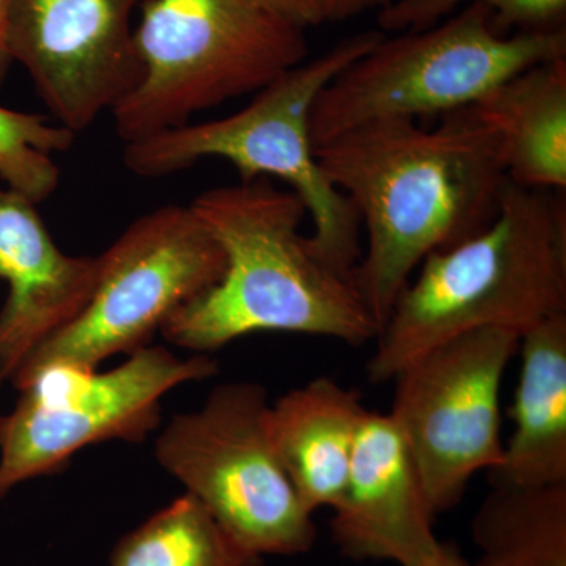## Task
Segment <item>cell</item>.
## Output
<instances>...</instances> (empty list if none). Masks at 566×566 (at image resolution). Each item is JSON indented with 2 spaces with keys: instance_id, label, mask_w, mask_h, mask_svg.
Returning <instances> with one entry per match:
<instances>
[{
  "instance_id": "cell-21",
  "label": "cell",
  "mask_w": 566,
  "mask_h": 566,
  "mask_svg": "<svg viewBox=\"0 0 566 566\" xmlns=\"http://www.w3.org/2000/svg\"><path fill=\"white\" fill-rule=\"evenodd\" d=\"M281 20L307 31L327 21L323 0H253Z\"/></svg>"
},
{
  "instance_id": "cell-7",
  "label": "cell",
  "mask_w": 566,
  "mask_h": 566,
  "mask_svg": "<svg viewBox=\"0 0 566 566\" xmlns=\"http://www.w3.org/2000/svg\"><path fill=\"white\" fill-rule=\"evenodd\" d=\"M98 259L91 300L29 354L11 378L17 389L48 370L93 371L115 354L139 352L226 270L221 245L189 205L145 212Z\"/></svg>"
},
{
  "instance_id": "cell-4",
  "label": "cell",
  "mask_w": 566,
  "mask_h": 566,
  "mask_svg": "<svg viewBox=\"0 0 566 566\" xmlns=\"http://www.w3.org/2000/svg\"><path fill=\"white\" fill-rule=\"evenodd\" d=\"M386 35L378 29L338 41L318 57L285 71L232 115L129 142L123 164L136 177L163 178L200 159L221 158L232 164L241 181H285L314 223L308 243L316 256L352 281L363 255V227L353 203L327 180L316 159L311 115L318 93Z\"/></svg>"
},
{
  "instance_id": "cell-24",
  "label": "cell",
  "mask_w": 566,
  "mask_h": 566,
  "mask_svg": "<svg viewBox=\"0 0 566 566\" xmlns=\"http://www.w3.org/2000/svg\"><path fill=\"white\" fill-rule=\"evenodd\" d=\"M423 566H471L453 547L441 545L438 553Z\"/></svg>"
},
{
  "instance_id": "cell-15",
  "label": "cell",
  "mask_w": 566,
  "mask_h": 566,
  "mask_svg": "<svg viewBox=\"0 0 566 566\" xmlns=\"http://www.w3.org/2000/svg\"><path fill=\"white\" fill-rule=\"evenodd\" d=\"M367 409L360 394L319 376L270 406V433L308 510L335 509L344 494Z\"/></svg>"
},
{
  "instance_id": "cell-12",
  "label": "cell",
  "mask_w": 566,
  "mask_h": 566,
  "mask_svg": "<svg viewBox=\"0 0 566 566\" xmlns=\"http://www.w3.org/2000/svg\"><path fill=\"white\" fill-rule=\"evenodd\" d=\"M333 534L345 556L423 566L442 543L411 453L389 415L367 411Z\"/></svg>"
},
{
  "instance_id": "cell-2",
  "label": "cell",
  "mask_w": 566,
  "mask_h": 566,
  "mask_svg": "<svg viewBox=\"0 0 566 566\" xmlns=\"http://www.w3.org/2000/svg\"><path fill=\"white\" fill-rule=\"evenodd\" d=\"M191 210L221 245L222 277L164 324L169 344L208 354L253 333H292L360 346L378 326L353 282L301 233L307 210L270 178L208 189Z\"/></svg>"
},
{
  "instance_id": "cell-14",
  "label": "cell",
  "mask_w": 566,
  "mask_h": 566,
  "mask_svg": "<svg viewBox=\"0 0 566 566\" xmlns=\"http://www.w3.org/2000/svg\"><path fill=\"white\" fill-rule=\"evenodd\" d=\"M521 371L512 416L491 486L566 483V314L536 324L520 337Z\"/></svg>"
},
{
  "instance_id": "cell-13",
  "label": "cell",
  "mask_w": 566,
  "mask_h": 566,
  "mask_svg": "<svg viewBox=\"0 0 566 566\" xmlns=\"http://www.w3.org/2000/svg\"><path fill=\"white\" fill-rule=\"evenodd\" d=\"M98 256L69 255L55 244L35 203L0 189V381L13 378L33 349L74 318L98 281Z\"/></svg>"
},
{
  "instance_id": "cell-5",
  "label": "cell",
  "mask_w": 566,
  "mask_h": 566,
  "mask_svg": "<svg viewBox=\"0 0 566 566\" xmlns=\"http://www.w3.org/2000/svg\"><path fill=\"white\" fill-rule=\"evenodd\" d=\"M142 9V77L111 111L125 144L262 91L307 61L305 31L253 0H145Z\"/></svg>"
},
{
  "instance_id": "cell-11",
  "label": "cell",
  "mask_w": 566,
  "mask_h": 566,
  "mask_svg": "<svg viewBox=\"0 0 566 566\" xmlns=\"http://www.w3.org/2000/svg\"><path fill=\"white\" fill-rule=\"evenodd\" d=\"M145 0H3L11 62L55 123L85 132L139 84L133 14Z\"/></svg>"
},
{
  "instance_id": "cell-16",
  "label": "cell",
  "mask_w": 566,
  "mask_h": 566,
  "mask_svg": "<svg viewBox=\"0 0 566 566\" xmlns=\"http://www.w3.org/2000/svg\"><path fill=\"white\" fill-rule=\"evenodd\" d=\"M501 142L510 180L566 188V57L521 71L469 107Z\"/></svg>"
},
{
  "instance_id": "cell-1",
  "label": "cell",
  "mask_w": 566,
  "mask_h": 566,
  "mask_svg": "<svg viewBox=\"0 0 566 566\" xmlns=\"http://www.w3.org/2000/svg\"><path fill=\"white\" fill-rule=\"evenodd\" d=\"M439 120L365 123L315 148L327 180L359 214L365 245L352 281L378 333L430 253L493 222L510 181L497 134L474 112Z\"/></svg>"
},
{
  "instance_id": "cell-10",
  "label": "cell",
  "mask_w": 566,
  "mask_h": 566,
  "mask_svg": "<svg viewBox=\"0 0 566 566\" xmlns=\"http://www.w3.org/2000/svg\"><path fill=\"white\" fill-rule=\"evenodd\" d=\"M517 346L513 331H471L420 354L394 376L389 416L434 516L460 504L472 476L501 463L502 381Z\"/></svg>"
},
{
  "instance_id": "cell-23",
  "label": "cell",
  "mask_w": 566,
  "mask_h": 566,
  "mask_svg": "<svg viewBox=\"0 0 566 566\" xmlns=\"http://www.w3.org/2000/svg\"><path fill=\"white\" fill-rule=\"evenodd\" d=\"M11 63L13 62L6 43V9H3V0H0V87L7 80Z\"/></svg>"
},
{
  "instance_id": "cell-20",
  "label": "cell",
  "mask_w": 566,
  "mask_h": 566,
  "mask_svg": "<svg viewBox=\"0 0 566 566\" xmlns=\"http://www.w3.org/2000/svg\"><path fill=\"white\" fill-rule=\"evenodd\" d=\"M468 3L490 9L495 29L502 33L509 29H517V32L566 29V0H390L379 10V31H420L446 20Z\"/></svg>"
},
{
  "instance_id": "cell-9",
  "label": "cell",
  "mask_w": 566,
  "mask_h": 566,
  "mask_svg": "<svg viewBox=\"0 0 566 566\" xmlns=\"http://www.w3.org/2000/svg\"><path fill=\"white\" fill-rule=\"evenodd\" d=\"M208 354L180 359L163 346H145L117 368H55L21 386L20 401L3 417L0 499L13 488L52 474L85 447L142 442L161 422L164 395L218 374Z\"/></svg>"
},
{
  "instance_id": "cell-18",
  "label": "cell",
  "mask_w": 566,
  "mask_h": 566,
  "mask_svg": "<svg viewBox=\"0 0 566 566\" xmlns=\"http://www.w3.org/2000/svg\"><path fill=\"white\" fill-rule=\"evenodd\" d=\"M252 553L185 493L123 536L111 566H260Z\"/></svg>"
},
{
  "instance_id": "cell-3",
  "label": "cell",
  "mask_w": 566,
  "mask_h": 566,
  "mask_svg": "<svg viewBox=\"0 0 566 566\" xmlns=\"http://www.w3.org/2000/svg\"><path fill=\"white\" fill-rule=\"evenodd\" d=\"M566 314V202L560 191L512 180L493 222L455 248L430 253L406 283L367 364L370 382L394 376L457 335H517Z\"/></svg>"
},
{
  "instance_id": "cell-19",
  "label": "cell",
  "mask_w": 566,
  "mask_h": 566,
  "mask_svg": "<svg viewBox=\"0 0 566 566\" xmlns=\"http://www.w3.org/2000/svg\"><path fill=\"white\" fill-rule=\"evenodd\" d=\"M74 137L44 115L0 106V180L32 203L44 202L61 182L52 155L69 151Z\"/></svg>"
},
{
  "instance_id": "cell-17",
  "label": "cell",
  "mask_w": 566,
  "mask_h": 566,
  "mask_svg": "<svg viewBox=\"0 0 566 566\" xmlns=\"http://www.w3.org/2000/svg\"><path fill=\"white\" fill-rule=\"evenodd\" d=\"M475 566H566V483L493 486L476 510Z\"/></svg>"
},
{
  "instance_id": "cell-8",
  "label": "cell",
  "mask_w": 566,
  "mask_h": 566,
  "mask_svg": "<svg viewBox=\"0 0 566 566\" xmlns=\"http://www.w3.org/2000/svg\"><path fill=\"white\" fill-rule=\"evenodd\" d=\"M270 406L255 382L216 387L202 408L167 423L155 455L241 545L260 557L297 556L314 545V512L277 455Z\"/></svg>"
},
{
  "instance_id": "cell-22",
  "label": "cell",
  "mask_w": 566,
  "mask_h": 566,
  "mask_svg": "<svg viewBox=\"0 0 566 566\" xmlns=\"http://www.w3.org/2000/svg\"><path fill=\"white\" fill-rule=\"evenodd\" d=\"M327 21H344L365 11L385 9L390 0H323Z\"/></svg>"
},
{
  "instance_id": "cell-6",
  "label": "cell",
  "mask_w": 566,
  "mask_h": 566,
  "mask_svg": "<svg viewBox=\"0 0 566 566\" xmlns=\"http://www.w3.org/2000/svg\"><path fill=\"white\" fill-rule=\"evenodd\" d=\"M566 57V29H495L480 3L420 31L385 36L342 70L316 96L311 115L314 147L365 123L444 117L482 99L521 71Z\"/></svg>"
},
{
  "instance_id": "cell-25",
  "label": "cell",
  "mask_w": 566,
  "mask_h": 566,
  "mask_svg": "<svg viewBox=\"0 0 566 566\" xmlns=\"http://www.w3.org/2000/svg\"><path fill=\"white\" fill-rule=\"evenodd\" d=\"M3 417L6 416L0 415V434H2Z\"/></svg>"
}]
</instances>
